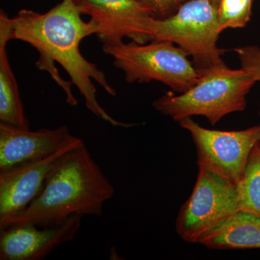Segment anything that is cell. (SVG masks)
Returning <instances> with one entry per match:
<instances>
[{"mask_svg": "<svg viewBox=\"0 0 260 260\" xmlns=\"http://www.w3.org/2000/svg\"><path fill=\"white\" fill-rule=\"evenodd\" d=\"M81 15L74 0H62L44 14L24 9L9 18L1 10L0 25L6 29L10 41L28 43L39 52L36 66L47 72L62 88L70 106L78 104L72 91L71 85H74L85 99V107L94 115L114 126L131 127L135 124L114 119L98 101L93 81L112 96L116 93L104 72L87 60L80 50L82 41L95 34L93 25L84 22Z\"/></svg>", "mask_w": 260, "mask_h": 260, "instance_id": "cell-1", "label": "cell"}, {"mask_svg": "<svg viewBox=\"0 0 260 260\" xmlns=\"http://www.w3.org/2000/svg\"><path fill=\"white\" fill-rule=\"evenodd\" d=\"M114 193V186L83 145L61 159L40 194L22 213L0 221V230L25 225L55 227L76 215L101 216L104 203Z\"/></svg>", "mask_w": 260, "mask_h": 260, "instance_id": "cell-2", "label": "cell"}, {"mask_svg": "<svg viewBox=\"0 0 260 260\" xmlns=\"http://www.w3.org/2000/svg\"><path fill=\"white\" fill-rule=\"evenodd\" d=\"M200 73L192 88L179 95L167 92L154 101V109L177 121L205 116L212 125L228 114L245 110L246 96L256 83L245 70L231 69L223 61Z\"/></svg>", "mask_w": 260, "mask_h": 260, "instance_id": "cell-3", "label": "cell"}, {"mask_svg": "<svg viewBox=\"0 0 260 260\" xmlns=\"http://www.w3.org/2000/svg\"><path fill=\"white\" fill-rule=\"evenodd\" d=\"M103 51L124 73L128 83L156 81L175 93H182L198 83L200 73L187 54L172 42L150 41L145 44L121 42L103 45Z\"/></svg>", "mask_w": 260, "mask_h": 260, "instance_id": "cell-4", "label": "cell"}, {"mask_svg": "<svg viewBox=\"0 0 260 260\" xmlns=\"http://www.w3.org/2000/svg\"><path fill=\"white\" fill-rule=\"evenodd\" d=\"M148 32L150 41L172 42L185 51L199 72L223 62L218 9L210 0H188L171 16L152 19Z\"/></svg>", "mask_w": 260, "mask_h": 260, "instance_id": "cell-5", "label": "cell"}, {"mask_svg": "<svg viewBox=\"0 0 260 260\" xmlns=\"http://www.w3.org/2000/svg\"><path fill=\"white\" fill-rule=\"evenodd\" d=\"M198 179L176 223L179 237L189 243L200 238L239 210L237 184L198 165Z\"/></svg>", "mask_w": 260, "mask_h": 260, "instance_id": "cell-6", "label": "cell"}, {"mask_svg": "<svg viewBox=\"0 0 260 260\" xmlns=\"http://www.w3.org/2000/svg\"><path fill=\"white\" fill-rule=\"evenodd\" d=\"M179 123L190 133L198 165L236 184L240 181L251 150L259 141V125L239 131H220L206 129L191 117Z\"/></svg>", "mask_w": 260, "mask_h": 260, "instance_id": "cell-7", "label": "cell"}, {"mask_svg": "<svg viewBox=\"0 0 260 260\" xmlns=\"http://www.w3.org/2000/svg\"><path fill=\"white\" fill-rule=\"evenodd\" d=\"M82 15H88L103 45L123 42L128 38L138 44L150 42L151 10L136 0H74Z\"/></svg>", "mask_w": 260, "mask_h": 260, "instance_id": "cell-8", "label": "cell"}, {"mask_svg": "<svg viewBox=\"0 0 260 260\" xmlns=\"http://www.w3.org/2000/svg\"><path fill=\"white\" fill-rule=\"evenodd\" d=\"M81 140L65 125L31 131L0 122V172L47 158Z\"/></svg>", "mask_w": 260, "mask_h": 260, "instance_id": "cell-9", "label": "cell"}, {"mask_svg": "<svg viewBox=\"0 0 260 260\" xmlns=\"http://www.w3.org/2000/svg\"><path fill=\"white\" fill-rule=\"evenodd\" d=\"M83 145L81 140L47 158L0 172V221L13 218L27 208L40 194L51 171L61 159Z\"/></svg>", "mask_w": 260, "mask_h": 260, "instance_id": "cell-10", "label": "cell"}, {"mask_svg": "<svg viewBox=\"0 0 260 260\" xmlns=\"http://www.w3.org/2000/svg\"><path fill=\"white\" fill-rule=\"evenodd\" d=\"M83 217L73 215L58 226L43 229L25 225L0 230V259H44L57 246L75 239Z\"/></svg>", "mask_w": 260, "mask_h": 260, "instance_id": "cell-11", "label": "cell"}, {"mask_svg": "<svg viewBox=\"0 0 260 260\" xmlns=\"http://www.w3.org/2000/svg\"><path fill=\"white\" fill-rule=\"evenodd\" d=\"M198 243L210 249H259L260 216L239 210L204 234Z\"/></svg>", "mask_w": 260, "mask_h": 260, "instance_id": "cell-12", "label": "cell"}, {"mask_svg": "<svg viewBox=\"0 0 260 260\" xmlns=\"http://www.w3.org/2000/svg\"><path fill=\"white\" fill-rule=\"evenodd\" d=\"M10 41L6 30L0 25V122L29 129L30 124L24 111L18 82L7 52Z\"/></svg>", "mask_w": 260, "mask_h": 260, "instance_id": "cell-13", "label": "cell"}, {"mask_svg": "<svg viewBox=\"0 0 260 260\" xmlns=\"http://www.w3.org/2000/svg\"><path fill=\"white\" fill-rule=\"evenodd\" d=\"M239 209L260 216V148L251 150L244 175L237 183Z\"/></svg>", "mask_w": 260, "mask_h": 260, "instance_id": "cell-14", "label": "cell"}, {"mask_svg": "<svg viewBox=\"0 0 260 260\" xmlns=\"http://www.w3.org/2000/svg\"><path fill=\"white\" fill-rule=\"evenodd\" d=\"M253 0H220L218 18L220 31L228 28H244L251 15Z\"/></svg>", "mask_w": 260, "mask_h": 260, "instance_id": "cell-15", "label": "cell"}, {"mask_svg": "<svg viewBox=\"0 0 260 260\" xmlns=\"http://www.w3.org/2000/svg\"><path fill=\"white\" fill-rule=\"evenodd\" d=\"M240 61L241 68L256 80L260 82V48L246 46L234 49Z\"/></svg>", "mask_w": 260, "mask_h": 260, "instance_id": "cell-16", "label": "cell"}, {"mask_svg": "<svg viewBox=\"0 0 260 260\" xmlns=\"http://www.w3.org/2000/svg\"><path fill=\"white\" fill-rule=\"evenodd\" d=\"M151 10L156 19H164L176 13L188 0H136Z\"/></svg>", "mask_w": 260, "mask_h": 260, "instance_id": "cell-17", "label": "cell"}, {"mask_svg": "<svg viewBox=\"0 0 260 260\" xmlns=\"http://www.w3.org/2000/svg\"><path fill=\"white\" fill-rule=\"evenodd\" d=\"M220 0H210V3H212L214 5V6L216 7L217 9H218V7L219 5V3H220Z\"/></svg>", "mask_w": 260, "mask_h": 260, "instance_id": "cell-18", "label": "cell"}, {"mask_svg": "<svg viewBox=\"0 0 260 260\" xmlns=\"http://www.w3.org/2000/svg\"><path fill=\"white\" fill-rule=\"evenodd\" d=\"M259 116H260V104H259ZM259 129H260V124H259ZM258 145H259V148H260V137H259V141H258L257 143Z\"/></svg>", "mask_w": 260, "mask_h": 260, "instance_id": "cell-19", "label": "cell"}]
</instances>
